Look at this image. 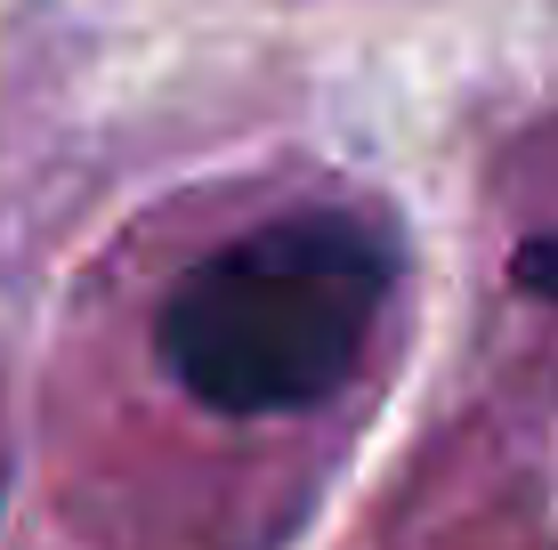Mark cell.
I'll use <instances>...</instances> for the list:
<instances>
[{
	"mask_svg": "<svg viewBox=\"0 0 558 550\" xmlns=\"http://www.w3.org/2000/svg\"><path fill=\"white\" fill-rule=\"evenodd\" d=\"M389 235L356 211H283L195 259L162 300V365L210 413H307L356 372L389 300Z\"/></svg>",
	"mask_w": 558,
	"mask_h": 550,
	"instance_id": "6da1fadb",
	"label": "cell"
},
{
	"mask_svg": "<svg viewBox=\"0 0 558 550\" xmlns=\"http://www.w3.org/2000/svg\"><path fill=\"white\" fill-rule=\"evenodd\" d=\"M510 276H518V292H534V300H558V227H550V235H534V243H518Z\"/></svg>",
	"mask_w": 558,
	"mask_h": 550,
	"instance_id": "7a4b0ae2",
	"label": "cell"
}]
</instances>
